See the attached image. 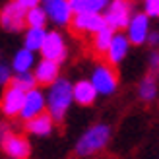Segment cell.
<instances>
[{"label":"cell","mask_w":159,"mask_h":159,"mask_svg":"<svg viewBox=\"0 0 159 159\" xmlns=\"http://www.w3.org/2000/svg\"><path fill=\"white\" fill-rule=\"evenodd\" d=\"M74 101V85L66 78H58L47 93V113L52 116L54 122H62L70 103Z\"/></svg>","instance_id":"6da1fadb"},{"label":"cell","mask_w":159,"mask_h":159,"mask_svg":"<svg viewBox=\"0 0 159 159\" xmlns=\"http://www.w3.org/2000/svg\"><path fill=\"white\" fill-rule=\"evenodd\" d=\"M111 138V128L107 124H95L89 130H85L82 134V138L76 144V155L80 157H87L97 153L99 149L107 146V142Z\"/></svg>","instance_id":"7a4b0ae2"},{"label":"cell","mask_w":159,"mask_h":159,"mask_svg":"<svg viewBox=\"0 0 159 159\" xmlns=\"http://www.w3.org/2000/svg\"><path fill=\"white\" fill-rule=\"evenodd\" d=\"M130 10H132V4L130 0H111L109 6H107V12H105V20H107V25L116 29H122V27H128L130 23Z\"/></svg>","instance_id":"3957f363"},{"label":"cell","mask_w":159,"mask_h":159,"mask_svg":"<svg viewBox=\"0 0 159 159\" xmlns=\"http://www.w3.org/2000/svg\"><path fill=\"white\" fill-rule=\"evenodd\" d=\"M25 16H27L25 8H21L20 4H16L12 0L10 4H6L2 10H0V27L6 29V31H21V29H25L27 27Z\"/></svg>","instance_id":"277c9868"},{"label":"cell","mask_w":159,"mask_h":159,"mask_svg":"<svg viewBox=\"0 0 159 159\" xmlns=\"http://www.w3.org/2000/svg\"><path fill=\"white\" fill-rule=\"evenodd\" d=\"M70 27L78 35H82V33L97 35L99 31H103L109 25H107L105 16H101V14H74V20L70 23Z\"/></svg>","instance_id":"5b68a950"},{"label":"cell","mask_w":159,"mask_h":159,"mask_svg":"<svg viewBox=\"0 0 159 159\" xmlns=\"http://www.w3.org/2000/svg\"><path fill=\"white\" fill-rule=\"evenodd\" d=\"M23 103H25V91L10 84L4 89L2 99H0V111H2L8 118H16V116L21 115Z\"/></svg>","instance_id":"8992f818"},{"label":"cell","mask_w":159,"mask_h":159,"mask_svg":"<svg viewBox=\"0 0 159 159\" xmlns=\"http://www.w3.org/2000/svg\"><path fill=\"white\" fill-rule=\"evenodd\" d=\"M91 84L97 89V93L111 95V93H115L116 85H118V78H116V72L113 70V66L99 64L91 74Z\"/></svg>","instance_id":"52a82bcc"},{"label":"cell","mask_w":159,"mask_h":159,"mask_svg":"<svg viewBox=\"0 0 159 159\" xmlns=\"http://www.w3.org/2000/svg\"><path fill=\"white\" fill-rule=\"evenodd\" d=\"M41 54H43V60H51V62H64L66 58V43H64V37H62L58 31H49L45 43H43V49H41Z\"/></svg>","instance_id":"ba28073f"},{"label":"cell","mask_w":159,"mask_h":159,"mask_svg":"<svg viewBox=\"0 0 159 159\" xmlns=\"http://www.w3.org/2000/svg\"><path fill=\"white\" fill-rule=\"evenodd\" d=\"M2 152L10 157V159H27L31 155V144L25 136H21V134H10L2 144Z\"/></svg>","instance_id":"9c48e42d"},{"label":"cell","mask_w":159,"mask_h":159,"mask_svg":"<svg viewBox=\"0 0 159 159\" xmlns=\"http://www.w3.org/2000/svg\"><path fill=\"white\" fill-rule=\"evenodd\" d=\"M45 107H47L45 95H43V91L39 89V87H35V89H31V91L25 93V103H23V109H21L20 118L27 122V120H31V118H35L39 115L47 113Z\"/></svg>","instance_id":"30bf717a"},{"label":"cell","mask_w":159,"mask_h":159,"mask_svg":"<svg viewBox=\"0 0 159 159\" xmlns=\"http://www.w3.org/2000/svg\"><path fill=\"white\" fill-rule=\"evenodd\" d=\"M126 31H128V35H126V37H128L130 43H134V45L146 43L148 37H149V16L148 14H136L130 20Z\"/></svg>","instance_id":"8fae6325"},{"label":"cell","mask_w":159,"mask_h":159,"mask_svg":"<svg viewBox=\"0 0 159 159\" xmlns=\"http://www.w3.org/2000/svg\"><path fill=\"white\" fill-rule=\"evenodd\" d=\"M47 16L57 23V25H70L74 20V10L68 0H54L45 6Z\"/></svg>","instance_id":"7c38bea8"},{"label":"cell","mask_w":159,"mask_h":159,"mask_svg":"<svg viewBox=\"0 0 159 159\" xmlns=\"http://www.w3.org/2000/svg\"><path fill=\"white\" fill-rule=\"evenodd\" d=\"M58 72H60V64L51 62V60H41L35 66L33 76L39 85H52L58 80Z\"/></svg>","instance_id":"4fadbf2b"},{"label":"cell","mask_w":159,"mask_h":159,"mask_svg":"<svg viewBox=\"0 0 159 159\" xmlns=\"http://www.w3.org/2000/svg\"><path fill=\"white\" fill-rule=\"evenodd\" d=\"M128 47H130L128 37L122 35V33H115L113 43H111L109 52H107V62H109V66H116L118 62H122V58L126 57V52H128Z\"/></svg>","instance_id":"5bb4252c"},{"label":"cell","mask_w":159,"mask_h":159,"mask_svg":"<svg viewBox=\"0 0 159 159\" xmlns=\"http://www.w3.org/2000/svg\"><path fill=\"white\" fill-rule=\"evenodd\" d=\"M95 97H97V89L93 87L91 80H80V82L74 84V101L80 103V105H93Z\"/></svg>","instance_id":"9a60e30c"},{"label":"cell","mask_w":159,"mask_h":159,"mask_svg":"<svg viewBox=\"0 0 159 159\" xmlns=\"http://www.w3.org/2000/svg\"><path fill=\"white\" fill-rule=\"evenodd\" d=\"M52 128H54V120L49 113H43L25 122V130L29 134H35V136H47V134L52 132Z\"/></svg>","instance_id":"2e32d148"},{"label":"cell","mask_w":159,"mask_h":159,"mask_svg":"<svg viewBox=\"0 0 159 159\" xmlns=\"http://www.w3.org/2000/svg\"><path fill=\"white\" fill-rule=\"evenodd\" d=\"M74 14H101L111 0H68Z\"/></svg>","instance_id":"e0dca14e"},{"label":"cell","mask_w":159,"mask_h":159,"mask_svg":"<svg viewBox=\"0 0 159 159\" xmlns=\"http://www.w3.org/2000/svg\"><path fill=\"white\" fill-rule=\"evenodd\" d=\"M33 64H35V57H33V52L27 51V49H20L18 52L14 54V58H12V70L16 74H27V72H31Z\"/></svg>","instance_id":"ac0fdd59"},{"label":"cell","mask_w":159,"mask_h":159,"mask_svg":"<svg viewBox=\"0 0 159 159\" xmlns=\"http://www.w3.org/2000/svg\"><path fill=\"white\" fill-rule=\"evenodd\" d=\"M113 37H115V29L113 27H105L103 31H99L97 35H93L91 39V47H93V52L97 54V57H103L109 52V47L113 43Z\"/></svg>","instance_id":"d6986e66"},{"label":"cell","mask_w":159,"mask_h":159,"mask_svg":"<svg viewBox=\"0 0 159 159\" xmlns=\"http://www.w3.org/2000/svg\"><path fill=\"white\" fill-rule=\"evenodd\" d=\"M47 35H49V31L47 29H25V37H23V49H27L31 52L35 51H41L43 49V43Z\"/></svg>","instance_id":"ffe728a7"},{"label":"cell","mask_w":159,"mask_h":159,"mask_svg":"<svg viewBox=\"0 0 159 159\" xmlns=\"http://www.w3.org/2000/svg\"><path fill=\"white\" fill-rule=\"evenodd\" d=\"M49 20V16H47L45 8L37 6V8H31L27 10V16H25V21H27V29H45V23Z\"/></svg>","instance_id":"44dd1931"},{"label":"cell","mask_w":159,"mask_h":159,"mask_svg":"<svg viewBox=\"0 0 159 159\" xmlns=\"http://www.w3.org/2000/svg\"><path fill=\"white\" fill-rule=\"evenodd\" d=\"M138 95H140V99H144V101H152L155 95H157V82H155V78H153L152 74L146 76V78L140 82Z\"/></svg>","instance_id":"7402d4cb"},{"label":"cell","mask_w":159,"mask_h":159,"mask_svg":"<svg viewBox=\"0 0 159 159\" xmlns=\"http://www.w3.org/2000/svg\"><path fill=\"white\" fill-rule=\"evenodd\" d=\"M12 85L16 87H20V89L23 91H31V89H35L37 87V80L33 76V72H27V74H16L14 80H12Z\"/></svg>","instance_id":"603a6c76"},{"label":"cell","mask_w":159,"mask_h":159,"mask_svg":"<svg viewBox=\"0 0 159 159\" xmlns=\"http://www.w3.org/2000/svg\"><path fill=\"white\" fill-rule=\"evenodd\" d=\"M12 66H8V64H0V85H10L12 84Z\"/></svg>","instance_id":"cb8c5ba5"},{"label":"cell","mask_w":159,"mask_h":159,"mask_svg":"<svg viewBox=\"0 0 159 159\" xmlns=\"http://www.w3.org/2000/svg\"><path fill=\"white\" fill-rule=\"evenodd\" d=\"M146 14L159 16V0H146Z\"/></svg>","instance_id":"d4e9b609"},{"label":"cell","mask_w":159,"mask_h":159,"mask_svg":"<svg viewBox=\"0 0 159 159\" xmlns=\"http://www.w3.org/2000/svg\"><path fill=\"white\" fill-rule=\"evenodd\" d=\"M10 134H12L10 124H8V122H0V144H2V142L10 136Z\"/></svg>","instance_id":"484cf974"},{"label":"cell","mask_w":159,"mask_h":159,"mask_svg":"<svg viewBox=\"0 0 159 159\" xmlns=\"http://www.w3.org/2000/svg\"><path fill=\"white\" fill-rule=\"evenodd\" d=\"M14 2L20 4L21 8H25V10H31V8H37L41 0H14Z\"/></svg>","instance_id":"4316f807"},{"label":"cell","mask_w":159,"mask_h":159,"mask_svg":"<svg viewBox=\"0 0 159 159\" xmlns=\"http://www.w3.org/2000/svg\"><path fill=\"white\" fill-rule=\"evenodd\" d=\"M149 66H152V72H159V52L153 51L152 57H149Z\"/></svg>","instance_id":"83f0119b"},{"label":"cell","mask_w":159,"mask_h":159,"mask_svg":"<svg viewBox=\"0 0 159 159\" xmlns=\"http://www.w3.org/2000/svg\"><path fill=\"white\" fill-rule=\"evenodd\" d=\"M148 43L152 47H159V31H152L148 37Z\"/></svg>","instance_id":"f1b7e54d"},{"label":"cell","mask_w":159,"mask_h":159,"mask_svg":"<svg viewBox=\"0 0 159 159\" xmlns=\"http://www.w3.org/2000/svg\"><path fill=\"white\" fill-rule=\"evenodd\" d=\"M45 2H47V4H49V2H54V0H45Z\"/></svg>","instance_id":"f546056e"},{"label":"cell","mask_w":159,"mask_h":159,"mask_svg":"<svg viewBox=\"0 0 159 159\" xmlns=\"http://www.w3.org/2000/svg\"><path fill=\"white\" fill-rule=\"evenodd\" d=\"M0 57H2V54H0ZM0 64H2V60H0Z\"/></svg>","instance_id":"4dcf8cb0"}]
</instances>
